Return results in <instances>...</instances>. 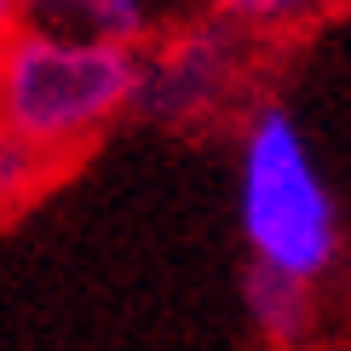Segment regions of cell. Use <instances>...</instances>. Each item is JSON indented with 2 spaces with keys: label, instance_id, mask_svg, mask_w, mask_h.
<instances>
[{
  "label": "cell",
  "instance_id": "obj_1",
  "mask_svg": "<svg viewBox=\"0 0 351 351\" xmlns=\"http://www.w3.org/2000/svg\"><path fill=\"white\" fill-rule=\"evenodd\" d=\"M133 47L18 18L0 29V127L58 162L86 156L127 115Z\"/></svg>",
  "mask_w": 351,
  "mask_h": 351
},
{
  "label": "cell",
  "instance_id": "obj_2",
  "mask_svg": "<svg viewBox=\"0 0 351 351\" xmlns=\"http://www.w3.org/2000/svg\"><path fill=\"white\" fill-rule=\"evenodd\" d=\"M237 225L259 271L328 282L340 265V202L300 115L259 104L237 138Z\"/></svg>",
  "mask_w": 351,
  "mask_h": 351
},
{
  "label": "cell",
  "instance_id": "obj_3",
  "mask_svg": "<svg viewBox=\"0 0 351 351\" xmlns=\"http://www.w3.org/2000/svg\"><path fill=\"white\" fill-rule=\"evenodd\" d=\"M254 35L225 18H196L156 29L133 47V93L127 115L156 127H208L247 104L254 81Z\"/></svg>",
  "mask_w": 351,
  "mask_h": 351
},
{
  "label": "cell",
  "instance_id": "obj_4",
  "mask_svg": "<svg viewBox=\"0 0 351 351\" xmlns=\"http://www.w3.org/2000/svg\"><path fill=\"white\" fill-rule=\"evenodd\" d=\"M242 305H247V323H254V334L265 346H305L317 334V282L254 265L247 288H242Z\"/></svg>",
  "mask_w": 351,
  "mask_h": 351
},
{
  "label": "cell",
  "instance_id": "obj_5",
  "mask_svg": "<svg viewBox=\"0 0 351 351\" xmlns=\"http://www.w3.org/2000/svg\"><path fill=\"white\" fill-rule=\"evenodd\" d=\"M23 18L138 47L144 35H156V29H162V0H29Z\"/></svg>",
  "mask_w": 351,
  "mask_h": 351
},
{
  "label": "cell",
  "instance_id": "obj_6",
  "mask_svg": "<svg viewBox=\"0 0 351 351\" xmlns=\"http://www.w3.org/2000/svg\"><path fill=\"white\" fill-rule=\"evenodd\" d=\"M58 179H64V162L58 156H47L40 144H29V138L0 127V219L29 213Z\"/></svg>",
  "mask_w": 351,
  "mask_h": 351
},
{
  "label": "cell",
  "instance_id": "obj_7",
  "mask_svg": "<svg viewBox=\"0 0 351 351\" xmlns=\"http://www.w3.org/2000/svg\"><path fill=\"white\" fill-rule=\"evenodd\" d=\"M208 6L213 18L237 23L254 40H294L305 29H317L340 0H208Z\"/></svg>",
  "mask_w": 351,
  "mask_h": 351
},
{
  "label": "cell",
  "instance_id": "obj_8",
  "mask_svg": "<svg viewBox=\"0 0 351 351\" xmlns=\"http://www.w3.org/2000/svg\"><path fill=\"white\" fill-rule=\"evenodd\" d=\"M23 6H29V0H0V29L18 23V18H23Z\"/></svg>",
  "mask_w": 351,
  "mask_h": 351
}]
</instances>
